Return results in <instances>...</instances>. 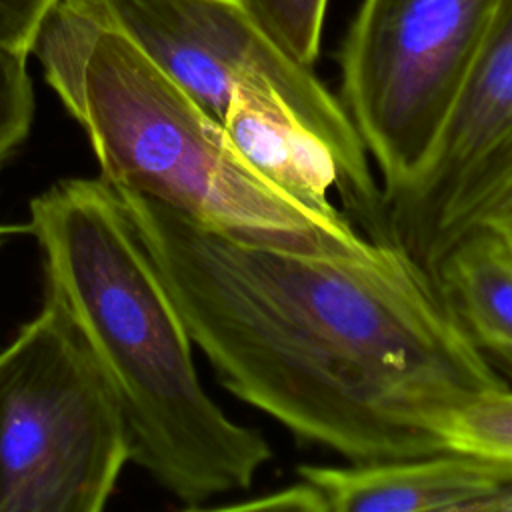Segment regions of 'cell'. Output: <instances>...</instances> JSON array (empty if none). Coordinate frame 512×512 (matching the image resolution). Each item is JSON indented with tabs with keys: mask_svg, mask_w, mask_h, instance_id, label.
<instances>
[{
	"mask_svg": "<svg viewBox=\"0 0 512 512\" xmlns=\"http://www.w3.org/2000/svg\"><path fill=\"white\" fill-rule=\"evenodd\" d=\"M114 192L220 384L304 442L348 462L434 454L454 408L506 386L394 240L294 252Z\"/></svg>",
	"mask_w": 512,
	"mask_h": 512,
	"instance_id": "1",
	"label": "cell"
},
{
	"mask_svg": "<svg viewBox=\"0 0 512 512\" xmlns=\"http://www.w3.org/2000/svg\"><path fill=\"white\" fill-rule=\"evenodd\" d=\"M28 230L46 290L120 404L132 462L186 508L248 490L272 446L204 390L184 322L114 188L100 176L58 180L32 198Z\"/></svg>",
	"mask_w": 512,
	"mask_h": 512,
	"instance_id": "2",
	"label": "cell"
},
{
	"mask_svg": "<svg viewBox=\"0 0 512 512\" xmlns=\"http://www.w3.org/2000/svg\"><path fill=\"white\" fill-rule=\"evenodd\" d=\"M30 54L84 128L110 186L256 244L308 254L366 246L346 212H316L256 174L222 122L164 74L100 0H58Z\"/></svg>",
	"mask_w": 512,
	"mask_h": 512,
	"instance_id": "3",
	"label": "cell"
},
{
	"mask_svg": "<svg viewBox=\"0 0 512 512\" xmlns=\"http://www.w3.org/2000/svg\"><path fill=\"white\" fill-rule=\"evenodd\" d=\"M132 446L56 294L0 350V512H100Z\"/></svg>",
	"mask_w": 512,
	"mask_h": 512,
	"instance_id": "4",
	"label": "cell"
},
{
	"mask_svg": "<svg viewBox=\"0 0 512 512\" xmlns=\"http://www.w3.org/2000/svg\"><path fill=\"white\" fill-rule=\"evenodd\" d=\"M496 0H362L340 52V102L382 198L424 166L482 48Z\"/></svg>",
	"mask_w": 512,
	"mask_h": 512,
	"instance_id": "5",
	"label": "cell"
},
{
	"mask_svg": "<svg viewBox=\"0 0 512 512\" xmlns=\"http://www.w3.org/2000/svg\"><path fill=\"white\" fill-rule=\"evenodd\" d=\"M114 24L220 122L240 84L272 86L332 148L344 212L368 238H386L382 190L340 98L286 54L238 0H100ZM350 216V214H348Z\"/></svg>",
	"mask_w": 512,
	"mask_h": 512,
	"instance_id": "6",
	"label": "cell"
},
{
	"mask_svg": "<svg viewBox=\"0 0 512 512\" xmlns=\"http://www.w3.org/2000/svg\"><path fill=\"white\" fill-rule=\"evenodd\" d=\"M512 184V0L494 14L468 80L424 166L386 194L390 240L430 272L440 254Z\"/></svg>",
	"mask_w": 512,
	"mask_h": 512,
	"instance_id": "7",
	"label": "cell"
},
{
	"mask_svg": "<svg viewBox=\"0 0 512 512\" xmlns=\"http://www.w3.org/2000/svg\"><path fill=\"white\" fill-rule=\"evenodd\" d=\"M296 476L310 488L316 512H482L484 502L512 476V466L440 450L342 466L302 464Z\"/></svg>",
	"mask_w": 512,
	"mask_h": 512,
	"instance_id": "8",
	"label": "cell"
},
{
	"mask_svg": "<svg viewBox=\"0 0 512 512\" xmlns=\"http://www.w3.org/2000/svg\"><path fill=\"white\" fill-rule=\"evenodd\" d=\"M222 126L236 152L266 182L316 212H344L330 198L332 188L338 194L342 188L332 148L272 86H236Z\"/></svg>",
	"mask_w": 512,
	"mask_h": 512,
	"instance_id": "9",
	"label": "cell"
},
{
	"mask_svg": "<svg viewBox=\"0 0 512 512\" xmlns=\"http://www.w3.org/2000/svg\"><path fill=\"white\" fill-rule=\"evenodd\" d=\"M432 274L474 346L512 376V240L470 226L440 254Z\"/></svg>",
	"mask_w": 512,
	"mask_h": 512,
	"instance_id": "10",
	"label": "cell"
},
{
	"mask_svg": "<svg viewBox=\"0 0 512 512\" xmlns=\"http://www.w3.org/2000/svg\"><path fill=\"white\" fill-rule=\"evenodd\" d=\"M446 450H460L512 466V390H486L454 408L440 426Z\"/></svg>",
	"mask_w": 512,
	"mask_h": 512,
	"instance_id": "11",
	"label": "cell"
},
{
	"mask_svg": "<svg viewBox=\"0 0 512 512\" xmlns=\"http://www.w3.org/2000/svg\"><path fill=\"white\" fill-rule=\"evenodd\" d=\"M254 22L294 60L314 66L328 0H238Z\"/></svg>",
	"mask_w": 512,
	"mask_h": 512,
	"instance_id": "12",
	"label": "cell"
},
{
	"mask_svg": "<svg viewBox=\"0 0 512 512\" xmlns=\"http://www.w3.org/2000/svg\"><path fill=\"white\" fill-rule=\"evenodd\" d=\"M26 52L0 46V166L28 138L34 120V88Z\"/></svg>",
	"mask_w": 512,
	"mask_h": 512,
	"instance_id": "13",
	"label": "cell"
},
{
	"mask_svg": "<svg viewBox=\"0 0 512 512\" xmlns=\"http://www.w3.org/2000/svg\"><path fill=\"white\" fill-rule=\"evenodd\" d=\"M58 0H0V46L30 54L36 34Z\"/></svg>",
	"mask_w": 512,
	"mask_h": 512,
	"instance_id": "14",
	"label": "cell"
},
{
	"mask_svg": "<svg viewBox=\"0 0 512 512\" xmlns=\"http://www.w3.org/2000/svg\"><path fill=\"white\" fill-rule=\"evenodd\" d=\"M472 226H488L512 240V184L484 206Z\"/></svg>",
	"mask_w": 512,
	"mask_h": 512,
	"instance_id": "15",
	"label": "cell"
}]
</instances>
